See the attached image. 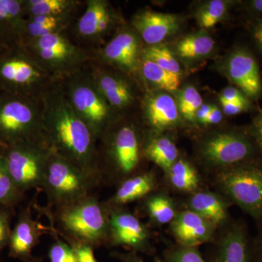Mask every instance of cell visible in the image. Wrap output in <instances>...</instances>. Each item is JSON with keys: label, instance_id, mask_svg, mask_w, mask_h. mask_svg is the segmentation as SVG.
Instances as JSON below:
<instances>
[{"label": "cell", "instance_id": "1", "mask_svg": "<svg viewBox=\"0 0 262 262\" xmlns=\"http://www.w3.org/2000/svg\"><path fill=\"white\" fill-rule=\"evenodd\" d=\"M40 98L48 145L102 182L98 166L97 141L74 111L59 81L50 86Z\"/></svg>", "mask_w": 262, "mask_h": 262}, {"label": "cell", "instance_id": "2", "mask_svg": "<svg viewBox=\"0 0 262 262\" xmlns=\"http://www.w3.org/2000/svg\"><path fill=\"white\" fill-rule=\"evenodd\" d=\"M146 129L120 117L97 142L98 170L103 184L116 186L144 171V144Z\"/></svg>", "mask_w": 262, "mask_h": 262}, {"label": "cell", "instance_id": "3", "mask_svg": "<svg viewBox=\"0 0 262 262\" xmlns=\"http://www.w3.org/2000/svg\"><path fill=\"white\" fill-rule=\"evenodd\" d=\"M50 217L66 242L82 243L94 249L107 245L110 207L93 194L55 208Z\"/></svg>", "mask_w": 262, "mask_h": 262}, {"label": "cell", "instance_id": "4", "mask_svg": "<svg viewBox=\"0 0 262 262\" xmlns=\"http://www.w3.org/2000/svg\"><path fill=\"white\" fill-rule=\"evenodd\" d=\"M215 190L262 223V157L212 174Z\"/></svg>", "mask_w": 262, "mask_h": 262}, {"label": "cell", "instance_id": "5", "mask_svg": "<svg viewBox=\"0 0 262 262\" xmlns=\"http://www.w3.org/2000/svg\"><path fill=\"white\" fill-rule=\"evenodd\" d=\"M46 143L41 98L0 93V143Z\"/></svg>", "mask_w": 262, "mask_h": 262}, {"label": "cell", "instance_id": "6", "mask_svg": "<svg viewBox=\"0 0 262 262\" xmlns=\"http://www.w3.org/2000/svg\"><path fill=\"white\" fill-rule=\"evenodd\" d=\"M56 81L24 46L0 51V93L39 98Z\"/></svg>", "mask_w": 262, "mask_h": 262}, {"label": "cell", "instance_id": "7", "mask_svg": "<svg viewBox=\"0 0 262 262\" xmlns=\"http://www.w3.org/2000/svg\"><path fill=\"white\" fill-rule=\"evenodd\" d=\"M59 81L74 111L89 127L96 141L120 117L114 112L96 84L89 66Z\"/></svg>", "mask_w": 262, "mask_h": 262}, {"label": "cell", "instance_id": "8", "mask_svg": "<svg viewBox=\"0 0 262 262\" xmlns=\"http://www.w3.org/2000/svg\"><path fill=\"white\" fill-rule=\"evenodd\" d=\"M102 182L51 149L41 189L55 208L89 196Z\"/></svg>", "mask_w": 262, "mask_h": 262}, {"label": "cell", "instance_id": "9", "mask_svg": "<svg viewBox=\"0 0 262 262\" xmlns=\"http://www.w3.org/2000/svg\"><path fill=\"white\" fill-rule=\"evenodd\" d=\"M198 155L210 173L262 157V151L249 131H218L205 136L198 146Z\"/></svg>", "mask_w": 262, "mask_h": 262}, {"label": "cell", "instance_id": "10", "mask_svg": "<svg viewBox=\"0 0 262 262\" xmlns=\"http://www.w3.org/2000/svg\"><path fill=\"white\" fill-rule=\"evenodd\" d=\"M24 47L57 81L83 70L94 60V53L78 46L67 32L39 38Z\"/></svg>", "mask_w": 262, "mask_h": 262}, {"label": "cell", "instance_id": "11", "mask_svg": "<svg viewBox=\"0 0 262 262\" xmlns=\"http://www.w3.org/2000/svg\"><path fill=\"white\" fill-rule=\"evenodd\" d=\"M124 23L107 0H85L82 14L67 34L80 47L94 53L110 40Z\"/></svg>", "mask_w": 262, "mask_h": 262}, {"label": "cell", "instance_id": "12", "mask_svg": "<svg viewBox=\"0 0 262 262\" xmlns=\"http://www.w3.org/2000/svg\"><path fill=\"white\" fill-rule=\"evenodd\" d=\"M51 151L46 143L29 141L0 147V158L20 192L42 187Z\"/></svg>", "mask_w": 262, "mask_h": 262}, {"label": "cell", "instance_id": "13", "mask_svg": "<svg viewBox=\"0 0 262 262\" xmlns=\"http://www.w3.org/2000/svg\"><path fill=\"white\" fill-rule=\"evenodd\" d=\"M106 247H124L131 252L148 256L155 253L152 234L149 227L127 206L110 207V229Z\"/></svg>", "mask_w": 262, "mask_h": 262}, {"label": "cell", "instance_id": "14", "mask_svg": "<svg viewBox=\"0 0 262 262\" xmlns=\"http://www.w3.org/2000/svg\"><path fill=\"white\" fill-rule=\"evenodd\" d=\"M89 70L95 84L108 105L117 115L124 116L137 101V80L94 60L90 63Z\"/></svg>", "mask_w": 262, "mask_h": 262}, {"label": "cell", "instance_id": "15", "mask_svg": "<svg viewBox=\"0 0 262 262\" xmlns=\"http://www.w3.org/2000/svg\"><path fill=\"white\" fill-rule=\"evenodd\" d=\"M144 45L131 26L124 24L103 47L94 52V61L136 78L142 59Z\"/></svg>", "mask_w": 262, "mask_h": 262}, {"label": "cell", "instance_id": "16", "mask_svg": "<svg viewBox=\"0 0 262 262\" xmlns=\"http://www.w3.org/2000/svg\"><path fill=\"white\" fill-rule=\"evenodd\" d=\"M207 262H257L253 238L242 220L232 219L217 230L207 249Z\"/></svg>", "mask_w": 262, "mask_h": 262}, {"label": "cell", "instance_id": "17", "mask_svg": "<svg viewBox=\"0 0 262 262\" xmlns=\"http://www.w3.org/2000/svg\"><path fill=\"white\" fill-rule=\"evenodd\" d=\"M140 108L143 123L148 130L165 133L182 125L177 101L163 91H146Z\"/></svg>", "mask_w": 262, "mask_h": 262}, {"label": "cell", "instance_id": "18", "mask_svg": "<svg viewBox=\"0 0 262 262\" xmlns=\"http://www.w3.org/2000/svg\"><path fill=\"white\" fill-rule=\"evenodd\" d=\"M224 72L246 97L256 99L262 93L259 68L249 51L237 48L229 53L223 65Z\"/></svg>", "mask_w": 262, "mask_h": 262}, {"label": "cell", "instance_id": "19", "mask_svg": "<svg viewBox=\"0 0 262 262\" xmlns=\"http://www.w3.org/2000/svg\"><path fill=\"white\" fill-rule=\"evenodd\" d=\"M218 228L209 221L190 210L181 208L169 225L175 244L190 247L209 244L214 239Z\"/></svg>", "mask_w": 262, "mask_h": 262}, {"label": "cell", "instance_id": "20", "mask_svg": "<svg viewBox=\"0 0 262 262\" xmlns=\"http://www.w3.org/2000/svg\"><path fill=\"white\" fill-rule=\"evenodd\" d=\"M47 228L34 220L31 205L20 212L18 221L12 229L9 244V256L23 262H37L39 259L32 256V251L40 242Z\"/></svg>", "mask_w": 262, "mask_h": 262}, {"label": "cell", "instance_id": "21", "mask_svg": "<svg viewBox=\"0 0 262 262\" xmlns=\"http://www.w3.org/2000/svg\"><path fill=\"white\" fill-rule=\"evenodd\" d=\"M130 26L145 46H152L161 44L178 32L180 20L177 15L171 13L143 9L134 15Z\"/></svg>", "mask_w": 262, "mask_h": 262}, {"label": "cell", "instance_id": "22", "mask_svg": "<svg viewBox=\"0 0 262 262\" xmlns=\"http://www.w3.org/2000/svg\"><path fill=\"white\" fill-rule=\"evenodd\" d=\"M178 202L180 208L194 211L211 222L218 229L232 220L229 213V208L233 204L216 190L213 191L204 187L184 196Z\"/></svg>", "mask_w": 262, "mask_h": 262}, {"label": "cell", "instance_id": "23", "mask_svg": "<svg viewBox=\"0 0 262 262\" xmlns=\"http://www.w3.org/2000/svg\"><path fill=\"white\" fill-rule=\"evenodd\" d=\"M160 187L157 174L153 170H144L119 183L115 193L105 202L110 207L127 206L141 201Z\"/></svg>", "mask_w": 262, "mask_h": 262}, {"label": "cell", "instance_id": "24", "mask_svg": "<svg viewBox=\"0 0 262 262\" xmlns=\"http://www.w3.org/2000/svg\"><path fill=\"white\" fill-rule=\"evenodd\" d=\"M26 19L24 0H0V51L21 46Z\"/></svg>", "mask_w": 262, "mask_h": 262}, {"label": "cell", "instance_id": "25", "mask_svg": "<svg viewBox=\"0 0 262 262\" xmlns=\"http://www.w3.org/2000/svg\"><path fill=\"white\" fill-rule=\"evenodd\" d=\"M163 180L168 191L184 196L205 187L204 180L195 165L181 156L164 173Z\"/></svg>", "mask_w": 262, "mask_h": 262}, {"label": "cell", "instance_id": "26", "mask_svg": "<svg viewBox=\"0 0 262 262\" xmlns=\"http://www.w3.org/2000/svg\"><path fill=\"white\" fill-rule=\"evenodd\" d=\"M140 202L141 210L155 227L170 225L181 209L179 202L165 187L159 188Z\"/></svg>", "mask_w": 262, "mask_h": 262}, {"label": "cell", "instance_id": "27", "mask_svg": "<svg viewBox=\"0 0 262 262\" xmlns=\"http://www.w3.org/2000/svg\"><path fill=\"white\" fill-rule=\"evenodd\" d=\"M146 161L155 164L165 173L181 156L173 139L165 133H157L146 128L144 144Z\"/></svg>", "mask_w": 262, "mask_h": 262}, {"label": "cell", "instance_id": "28", "mask_svg": "<svg viewBox=\"0 0 262 262\" xmlns=\"http://www.w3.org/2000/svg\"><path fill=\"white\" fill-rule=\"evenodd\" d=\"M78 18L71 16L27 17L24 24L21 46H27L39 38L51 34L67 32Z\"/></svg>", "mask_w": 262, "mask_h": 262}, {"label": "cell", "instance_id": "29", "mask_svg": "<svg viewBox=\"0 0 262 262\" xmlns=\"http://www.w3.org/2000/svg\"><path fill=\"white\" fill-rule=\"evenodd\" d=\"M136 79L139 83L141 82L145 87L146 91H177L182 82L181 76L163 70L143 56Z\"/></svg>", "mask_w": 262, "mask_h": 262}, {"label": "cell", "instance_id": "30", "mask_svg": "<svg viewBox=\"0 0 262 262\" xmlns=\"http://www.w3.org/2000/svg\"><path fill=\"white\" fill-rule=\"evenodd\" d=\"M27 17L71 16L78 18L84 9L81 0H24Z\"/></svg>", "mask_w": 262, "mask_h": 262}, {"label": "cell", "instance_id": "31", "mask_svg": "<svg viewBox=\"0 0 262 262\" xmlns=\"http://www.w3.org/2000/svg\"><path fill=\"white\" fill-rule=\"evenodd\" d=\"M215 42L204 32L189 34L176 44L175 54L188 61H198L209 56L214 51Z\"/></svg>", "mask_w": 262, "mask_h": 262}, {"label": "cell", "instance_id": "32", "mask_svg": "<svg viewBox=\"0 0 262 262\" xmlns=\"http://www.w3.org/2000/svg\"><path fill=\"white\" fill-rule=\"evenodd\" d=\"M229 3L225 0H211L200 7L195 17L198 25L203 29L213 28L225 18Z\"/></svg>", "mask_w": 262, "mask_h": 262}, {"label": "cell", "instance_id": "33", "mask_svg": "<svg viewBox=\"0 0 262 262\" xmlns=\"http://www.w3.org/2000/svg\"><path fill=\"white\" fill-rule=\"evenodd\" d=\"M142 56L154 62L163 70L182 76V70L177 56L171 50L163 44L144 46Z\"/></svg>", "mask_w": 262, "mask_h": 262}, {"label": "cell", "instance_id": "34", "mask_svg": "<svg viewBox=\"0 0 262 262\" xmlns=\"http://www.w3.org/2000/svg\"><path fill=\"white\" fill-rule=\"evenodd\" d=\"M25 194L15 187L4 163L0 158V206L13 211L23 201Z\"/></svg>", "mask_w": 262, "mask_h": 262}, {"label": "cell", "instance_id": "35", "mask_svg": "<svg viewBox=\"0 0 262 262\" xmlns=\"http://www.w3.org/2000/svg\"><path fill=\"white\" fill-rule=\"evenodd\" d=\"M179 111L183 120L195 122V115L203 103V98L198 90L192 85L185 86L178 95Z\"/></svg>", "mask_w": 262, "mask_h": 262}, {"label": "cell", "instance_id": "36", "mask_svg": "<svg viewBox=\"0 0 262 262\" xmlns=\"http://www.w3.org/2000/svg\"><path fill=\"white\" fill-rule=\"evenodd\" d=\"M163 258L166 262H207L198 247L174 244L164 250Z\"/></svg>", "mask_w": 262, "mask_h": 262}, {"label": "cell", "instance_id": "37", "mask_svg": "<svg viewBox=\"0 0 262 262\" xmlns=\"http://www.w3.org/2000/svg\"><path fill=\"white\" fill-rule=\"evenodd\" d=\"M48 256L50 262H77L72 246L58 237L52 244Z\"/></svg>", "mask_w": 262, "mask_h": 262}, {"label": "cell", "instance_id": "38", "mask_svg": "<svg viewBox=\"0 0 262 262\" xmlns=\"http://www.w3.org/2000/svg\"><path fill=\"white\" fill-rule=\"evenodd\" d=\"M13 211L0 206V254L4 248L9 244L11 234V219Z\"/></svg>", "mask_w": 262, "mask_h": 262}, {"label": "cell", "instance_id": "39", "mask_svg": "<svg viewBox=\"0 0 262 262\" xmlns=\"http://www.w3.org/2000/svg\"><path fill=\"white\" fill-rule=\"evenodd\" d=\"M67 243H68L75 251L77 262H100L95 256V249L92 246L75 241Z\"/></svg>", "mask_w": 262, "mask_h": 262}, {"label": "cell", "instance_id": "40", "mask_svg": "<svg viewBox=\"0 0 262 262\" xmlns=\"http://www.w3.org/2000/svg\"><path fill=\"white\" fill-rule=\"evenodd\" d=\"M220 102L223 108V113L228 116H233V115L244 113L245 111H247L250 107L248 99L238 101H220Z\"/></svg>", "mask_w": 262, "mask_h": 262}, {"label": "cell", "instance_id": "41", "mask_svg": "<svg viewBox=\"0 0 262 262\" xmlns=\"http://www.w3.org/2000/svg\"><path fill=\"white\" fill-rule=\"evenodd\" d=\"M112 257L116 258L122 262H166L163 258L155 256L151 261H144V258L139 256V253L131 252L127 253L119 252V251H113L111 253Z\"/></svg>", "mask_w": 262, "mask_h": 262}, {"label": "cell", "instance_id": "42", "mask_svg": "<svg viewBox=\"0 0 262 262\" xmlns=\"http://www.w3.org/2000/svg\"><path fill=\"white\" fill-rule=\"evenodd\" d=\"M247 99H249V98L246 97V95L241 90L237 88L232 87V86H229V87L224 89L221 92L220 96V101H245Z\"/></svg>", "mask_w": 262, "mask_h": 262}, {"label": "cell", "instance_id": "43", "mask_svg": "<svg viewBox=\"0 0 262 262\" xmlns=\"http://www.w3.org/2000/svg\"><path fill=\"white\" fill-rule=\"evenodd\" d=\"M249 132L262 151V114L255 117Z\"/></svg>", "mask_w": 262, "mask_h": 262}, {"label": "cell", "instance_id": "44", "mask_svg": "<svg viewBox=\"0 0 262 262\" xmlns=\"http://www.w3.org/2000/svg\"><path fill=\"white\" fill-rule=\"evenodd\" d=\"M222 120H223V113L217 106H213L211 113L206 117V120L203 121L202 125H218L222 121Z\"/></svg>", "mask_w": 262, "mask_h": 262}, {"label": "cell", "instance_id": "45", "mask_svg": "<svg viewBox=\"0 0 262 262\" xmlns=\"http://www.w3.org/2000/svg\"><path fill=\"white\" fill-rule=\"evenodd\" d=\"M251 34H252L253 40L262 53V19L258 20L253 24Z\"/></svg>", "mask_w": 262, "mask_h": 262}, {"label": "cell", "instance_id": "46", "mask_svg": "<svg viewBox=\"0 0 262 262\" xmlns=\"http://www.w3.org/2000/svg\"><path fill=\"white\" fill-rule=\"evenodd\" d=\"M253 246L257 262H262V223L258 226L257 235L253 238Z\"/></svg>", "mask_w": 262, "mask_h": 262}, {"label": "cell", "instance_id": "47", "mask_svg": "<svg viewBox=\"0 0 262 262\" xmlns=\"http://www.w3.org/2000/svg\"><path fill=\"white\" fill-rule=\"evenodd\" d=\"M213 106L211 104L203 103L201 107L198 108L195 115V122L203 124V121L206 120L207 117L211 113Z\"/></svg>", "mask_w": 262, "mask_h": 262}, {"label": "cell", "instance_id": "48", "mask_svg": "<svg viewBox=\"0 0 262 262\" xmlns=\"http://www.w3.org/2000/svg\"><path fill=\"white\" fill-rule=\"evenodd\" d=\"M247 8L250 11L262 13V0H252L247 3Z\"/></svg>", "mask_w": 262, "mask_h": 262}, {"label": "cell", "instance_id": "49", "mask_svg": "<svg viewBox=\"0 0 262 262\" xmlns=\"http://www.w3.org/2000/svg\"><path fill=\"white\" fill-rule=\"evenodd\" d=\"M3 146H5V144H2L0 143V147H3Z\"/></svg>", "mask_w": 262, "mask_h": 262}, {"label": "cell", "instance_id": "50", "mask_svg": "<svg viewBox=\"0 0 262 262\" xmlns=\"http://www.w3.org/2000/svg\"><path fill=\"white\" fill-rule=\"evenodd\" d=\"M37 262H41V261H39H39H38Z\"/></svg>", "mask_w": 262, "mask_h": 262}]
</instances>
